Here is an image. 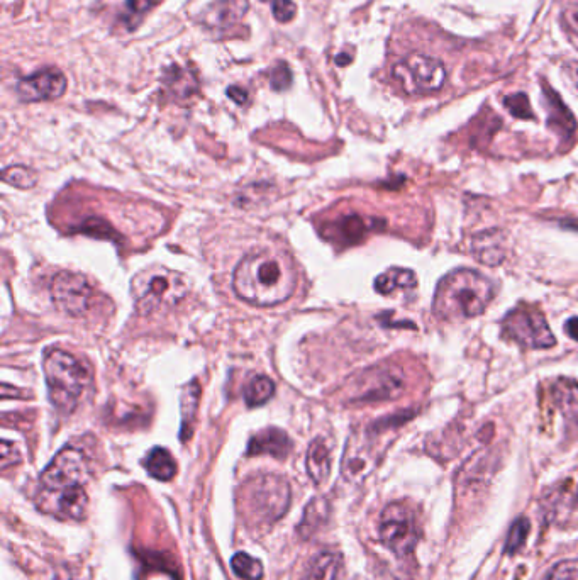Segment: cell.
<instances>
[{
  "mask_svg": "<svg viewBox=\"0 0 578 580\" xmlns=\"http://www.w3.org/2000/svg\"><path fill=\"white\" fill-rule=\"evenodd\" d=\"M370 224L360 216H346L338 221V233L346 245H355L358 241L367 236Z\"/></svg>",
  "mask_w": 578,
  "mask_h": 580,
  "instance_id": "4316f807",
  "label": "cell"
},
{
  "mask_svg": "<svg viewBox=\"0 0 578 580\" xmlns=\"http://www.w3.org/2000/svg\"><path fill=\"white\" fill-rule=\"evenodd\" d=\"M545 90L546 106H548V126H550L555 133L560 134V138H572L575 129H577V121L572 116V112L568 111V107L563 104L562 99L558 97L555 90L543 85Z\"/></svg>",
  "mask_w": 578,
  "mask_h": 580,
  "instance_id": "e0dca14e",
  "label": "cell"
},
{
  "mask_svg": "<svg viewBox=\"0 0 578 580\" xmlns=\"http://www.w3.org/2000/svg\"><path fill=\"white\" fill-rule=\"evenodd\" d=\"M307 474L316 486H323L331 474V448L324 438H316L307 450Z\"/></svg>",
  "mask_w": 578,
  "mask_h": 580,
  "instance_id": "ac0fdd59",
  "label": "cell"
},
{
  "mask_svg": "<svg viewBox=\"0 0 578 580\" xmlns=\"http://www.w3.org/2000/svg\"><path fill=\"white\" fill-rule=\"evenodd\" d=\"M563 24H565V28L572 33V36H575L578 40V2L572 4V6H568L565 11H563Z\"/></svg>",
  "mask_w": 578,
  "mask_h": 580,
  "instance_id": "8d00e7d4",
  "label": "cell"
},
{
  "mask_svg": "<svg viewBox=\"0 0 578 580\" xmlns=\"http://www.w3.org/2000/svg\"><path fill=\"white\" fill-rule=\"evenodd\" d=\"M270 85L275 92H284L292 85V72H290L287 63H277V67L273 68L272 75H270Z\"/></svg>",
  "mask_w": 578,
  "mask_h": 580,
  "instance_id": "e575fe53",
  "label": "cell"
},
{
  "mask_svg": "<svg viewBox=\"0 0 578 580\" xmlns=\"http://www.w3.org/2000/svg\"><path fill=\"white\" fill-rule=\"evenodd\" d=\"M292 452V440L285 431L278 428H267L253 436L248 445V457L256 455H272L273 458L284 460Z\"/></svg>",
  "mask_w": 578,
  "mask_h": 580,
  "instance_id": "2e32d148",
  "label": "cell"
},
{
  "mask_svg": "<svg viewBox=\"0 0 578 580\" xmlns=\"http://www.w3.org/2000/svg\"><path fill=\"white\" fill-rule=\"evenodd\" d=\"M380 540L399 557H406L416 548L419 528L411 509L401 502H392L380 516Z\"/></svg>",
  "mask_w": 578,
  "mask_h": 580,
  "instance_id": "ba28073f",
  "label": "cell"
},
{
  "mask_svg": "<svg viewBox=\"0 0 578 580\" xmlns=\"http://www.w3.org/2000/svg\"><path fill=\"white\" fill-rule=\"evenodd\" d=\"M231 567H233V572L238 575L239 579H263L262 562L256 560V558L250 557L248 553H236L233 560H231Z\"/></svg>",
  "mask_w": 578,
  "mask_h": 580,
  "instance_id": "83f0119b",
  "label": "cell"
},
{
  "mask_svg": "<svg viewBox=\"0 0 578 580\" xmlns=\"http://www.w3.org/2000/svg\"><path fill=\"white\" fill-rule=\"evenodd\" d=\"M417 285L416 274L407 268H389L375 280V289L382 296L394 294L399 289H414Z\"/></svg>",
  "mask_w": 578,
  "mask_h": 580,
  "instance_id": "44dd1931",
  "label": "cell"
},
{
  "mask_svg": "<svg viewBox=\"0 0 578 580\" xmlns=\"http://www.w3.org/2000/svg\"><path fill=\"white\" fill-rule=\"evenodd\" d=\"M156 0H126L124 6L123 21L128 24L129 31H133L143 19L146 12H150L155 7Z\"/></svg>",
  "mask_w": 578,
  "mask_h": 580,
  "instance_id": "4dcf8cb0",
  "label": "cell"
},
{
  "mask_svg": "<svg viewBox=\"0 0 578 580\" xmlns=\"http://www.w3.org/2000/svg\"><path fill=\"white\" fill-rule=\"evenodd\" d=\"M273 394H275V384L272 380L265 375H258L251 380L250 384L246 385L245 401L250 408H256V406L267 404L272 399Z\"/></svg>",
  "mask_w": 578,
  "mask_h": 580,
  "instance_id": "484cf974",
  "label": "cell"
},
{
  "mask_svg": "<svg viewBox=\"0 0 578 580\" xmlns=\"http://www.w3.org/2000/svg\"><path fill=\"white\" fill-rule=\"evenodd\" d=\"M48 396L62 413H72L92 384V372L85 363L63 350H50L45 358Z\"/></svg>",
  "mask_w": 578,
  "mask_h": 580,
  "instance_id": "3957f363",
  "label": "cell"
},
{
  "mask_svg": "<svg viewBox=\"0 0 578 580\" xmlns=\"http://www.w3.org/2000/svg\"><path fill=\"white\" fill-rule=\"evenodd\" d=\"M492 280L472 268H456L436 287L433 313L441 321L477 318L494 299Z\"/></svg>",
  "mask_w": 578,
  "mask_h": 580,
  "instance_id": "7a4b0ae2",
  "label": "cell"
},
{
  "mask_svg": "<svg viewBox=\"0 0 578 580\" xmlns=\"http://www.w3.org/2000/svg\"><path fill=\"white\" fill-rule=\"evenodd\" d=\"M2 177L7 184L14 185L17 189H31L36 185V173L29 168L21 167V165L6 168Z\"/></svg>",
  "mask_w": 578,
  "mask_h": 580,
  "instance_id": "1f68e13d",
  "label": "cell"
},
{
  "mask_svg": "<svg viewBox=\"0 0 578 580\" xmlns=\"http://www.w3.org/2000/svg\"><path fill=\"white\" fill-rule=\"evenodd\" d=\"M377 452L373 447L372 438L367 431H358L350 436L346 443L345 455H343V475L350 482H363L370 472L375 469Z\"/></svg>",
  "mask_w": 578,
  "mask_h": 580,
  "instance_id": "4fadbf2b",
  "label": "cell"
},
{
  "mask_svg": "<svg viewBox=\"0 0 578 580\" xmlns=\"http://www.w3.org/2000/svg\"><path fill=\"white\" fill-rule=\"evenodd\" d=\"M543 580H578V560H562L546 574Z\"/></svg>",
  "mask_w": 578,
  "mask_h": 580,
  "instance_id": "836d02e7",
  "label": "cell"
},
{
  "mask_svg": "<svg viewBox=\"0 0 578 580\" xmlns=\"http://www.w3.org/2000/svg\"><path fill=\"white\" fill-rule=\"evenodd\" d=\"M199 399H201V385L197 380H192L190 384L185 385V389L182 391V431H180V438L184 443L189 440L192 431H194Z\"/></svg>",
  "mask_w": 578,
  "mask_h": 580,
  "instance_id": "ffe728a7",
  "label": "cell"
},
{
  "mask_svg": "<svg viewBox=\"0 0 578 580\" xmlns=\"http://www.w3.org/2000/svg\"><path fill=\"white\" fill-rule=\"evenodd\" d=\"M504 104H506L507 111L511 112L514 118L534 119V112L531 109V104H529L528 95L523 94V92L509 95V97L504 99Z\"/></svg>",
  "mask_w": 578,
  "mask_h": 580,
  "instance_id": "d6a6232c",
  "label": "cell"
},
{
  "mask_svg": "<svg viewBox=\"0 0 578 580\" xmlns=\"http://www.w3.org/2000/svg\"><path fill=\"white\" fill-rule=\"evenodd\" d=\"M89 479V463L82 450L63 448L39 479V491H65L72 487H84Z\"/></svg>",
  "mask_w": 578,
  "mask_h": 580,
  "instance_id": "9c48e42d",
  "label": "cell"
},
{
  "mask_svg": "<svg viewBox=\"0 0 578 580\" xmlns=\"http://www.w3.org/2000/svg\"><path fill=\"white\" fill-rule=\"evenodd\" d=\"M228 97L229 99H233L238 106H245L246 101H248V92L245 89H241L238 85H233V87H229L228 90Z\"/></svg>",
  "mask_w": 578,
  "mask_h": 580,
  "instance_id": "f35d334b",
  "label": "cell"
},
{
  "mask_svg": "<svg viewBox=\"0 0 578 580\" xmlns=\"http://www.w3.org/2000/svg\"><path fill=\"white\" fill-rule=\"evenodd\" d=\"M529 530H531V523L528 518H519L512 523L509 535H507L506 550L507 555H514L524 547V543L528 540Z\"/></svg>",
  "mask_w": 578,
  "mask_h": 580,
  "instance_id": "f546056e",
  "label": "cell"
},
{
  "mask_svg": "<svg viewBox=\"0 0 578 580\" xmlns=\"http://www.w3.org/2000/svg\"><path fill=\"white\" fill-rule=\"evenodd\" d=\"M473 253L485 265H499L506 257L504 238L495 231L482 233L473 240Z\"/></svg>",
  "mask_w": 578,
  "mask_h": 580,
  "instance_id": "d6986e66",
  "label": "cell"
},
{
  "mask_svg": "<svg viewBox=\"0 0 578 580\" xmlns=\"http://www.w3.org/2000/svg\"><path fill=\"white\" fill-rule=\"evenodd\" d=\"M404 391H406V379L402 375V370L382 367V369L368 370L367 374L363 375L358 384L355 401H392L395 397L404 394Z\"/></svg>",
  "mask_w": 578,
  "mask_h": 580,
  "instance_id": "7c38bea8",
  "label": "cell"
},
{
  "mask_svg": "<svg viewBox=\"0 0 578 580\" xmlns=\"http://www.w3.org/2000/svg\"><path fill=\"white\" fill-rule=\"evenodd\" d=\"M394 79L407 94H429L445 87L446 68L433 56L412 53L395 65Z\"/></svg>",
  "mask_w": 578,
  "mask_h": 580,
  "instance_id": "52a82bcc",
  "label": "cell"
},
{
  "mask_svg": "<svg viewBox=\"0 0 578 580\" xmlns=\"http://www.w3.org/2000/svg\"><path fill=\"white\" fill-rule=\"evenodd\" d=\"M272 11L278 23H290L297 16V6L292 0H272Z\"/></svg>",
  "mask_w": 578,
  "mask_h": 580,
  "instance_id": "d590c367",
  "label": "cell"
},
{
  "mask_svg": "<svg viewBox=\"0 0 578 580\" xmlns=\"http://www.w3.org/2000/svg\"><path fill=\"white\" fill-rule=\"evenodd\" d=\"M131 290L138 313L150 316L177 306L189 294V282L185 275L153 265L134 275Z\"/></svg>",
  "mask_w": 578,
  "mask_h": 580,
  "instance_id": "277c9868",
  "label": "cell"
},
{
  "mask_svg": "<svg viewBox=\"0 0 578 580\" xmlns=\"http://www.w3.org/2000/svg\"><path fill=\"white\" fill-rule=\"evenodd\" d=\"M565 331L572 340L578 341V318L568 319L565 323Z\"/></svg>",
  "mask_w": 578,
  "mask_h": 580,
  "instance_id": "ab89813d",
  "label": "cell"
},
{
  "mask_svg": "<svg viewBox=\"0 0 578 580\" xmlns=\"http://www.w3.org/2000/svg\"><path fill=\"white\" fill-rule=\"evenodd\" d=\"M577 504H578V489H577Z\"/></svg>",
  "mask_w": 578,
  "mask_h": 580,
  "instance_id": "b9f144b4",
  "label": "cell"
},
{
  "mask_svg": "<svg viewBox=\"0 0 578 580\" xmlns=\"http://www.w3.org/2000/svg\"><path fill=\"white\" fill-rule=\"evenodd\" d=\"M163 84L167 85L168 92H172L177 99H189L199 89L194 73L180 67L168 68Z\"/></svg>",
  "mask_w": 578,
  "mask_h": 580,
  "instance_id": "7402d4cb",
  "label": "cell"
},
{
  "mask_svg": "<svg viewBox=\"0 0 578 580\" xmlns=\"http://www.w3.org/2000/svg\"><path fill=\"white\" fill-rule=\"evenodd\" d=\"M248 9V0H216L202 12V24L221 34L236 26L245 17Z\"/></svg>",
  "mask_w": 578,
  "mask_h": 580,
  "instance_id": "9a60e30c",
  "label": "cell"
},
{
  "mask_svg": "<svg viewBox=\"0 0 578 580\" xmlns=\"http://www.w3.org/2000/svg\"><path fill=\"white\" fill-rule=\"evenodd\" d=\"M145 469L156 480L168 482L177 474V463L173 460L172 453L162 447H156L145 458Z\"/></svg>",
  "mask_w": 578,
  "mask_h": 580,
  "instance_id": "cb8c5ba5",
  "label": "cell"
},
{
  "mask_svg": "<svg viewBox=\"0 0 578 580\" xmlns=\"http://www.w3.org/2000/svg\"><path fill=\"white\" fill-rule=\"evenodd\" d=\"M262 2H268V0H262Z\"/></svg>",
  "mask_w": 578,
  "mask_h": 580,
  "instance_id": "7bdbcfd3",
  "label": "cell"
},
{
  "mask_svg": "<svg viewBox=\"0 0 578 580\" xmlns=\"http://www.w3.org/2000/svg\"><path fill=\"white\" fill-rule=\"evenodd\" d=\"M39 511L63 521H82L89 508V496L84 487L65 491H39L36 496Z\"/></svg>",
  "mask_w": 578,
  "mask_h": 580,
  "instance_id": "8fae6325",
  "label": "cell"
},
{
  "mask_svg": "<svg viewBox=\"0 0 578 580\" xmlns=\"http://www.w3.org/2000/svg\"><path fill=\"white\" fill-rule=\"evenodd\" d=\"M19 462H21V455L17 452V448L7 440L2 441V469H7Z\"/></svg>",
  "mask_w": 578,
  "mask_h": 580,
  "instance_id": "74e56055",
  "label": "cell"
},
{
  "mask_svg": "<svg viewBox=\"0 0 578 580\" xmlns=\"http://www.w3.org/2000/svg\"><path fill=\"white\" fill-rule=\"evenodd\" d=\"M340 567V553L324 550L312 560L311 567L304 575V580H336L340 574Z\"/></svg>",
  "mask_w": 578,
  "mask_h": 580,
  "instance_id": "603a6c76",
  "label": "cell"
},
{
  "mask_svg": "<svg viewBox=\"0 0 578 580\" xmlns=\"http://www.w3.org/2000/svg\"><path fill=\"white\" fill-rule=\"evenodd\" d=\"M502 338L533 350H546L556 345V338L546 323L545 314L531 304H519L504 316Z\"/></svg>",
  "mask_w": 578,
  "mask_h": 580,
  "instance_id": "8992f818",
  "label": "cell"
},
{
  "mask_svg": "<svg viewBox=\"0 0 578 580\" xmlns=\"http://www.w3.org/2000/svg\"><path fill=\"white\" fill-rule=\"evenodd\" d=\"M233 287L239 299L253 306H277L297 287L294 262L285 251H253L234 270Z\"/></svg>",
  "mask_w": 578,
  "mask_h": 580,
  "instance_id": "6da1fadb",
  "label": "cell"
},
{
  "mask_svg": "<svg viewBox=\"0 0 578 580\" xmlns=\"http://www.w3.org/2000/svg\"><path fill=\"white\" fill-rule=\"evenodd\" d=\"M67 90V77L58 68L31 73L17 84V95L23 102L55 101Z\"/></svg>",
  "mask_w": 578,
  "mask_h": 580,
  "instance_id": "5bb4252c",
  "label": "cell"
},
{
  "mask_svg": "<svg viewBox=\"0 0 578 580\" xmlns=\"http://www.w3.org/2000/svg\"><path fill=\"white\" fill-rule=\"evenodd\" d=\"M290 506L289 482L280 475L263 474L245 487V513L253 526H270L282 518Z\"/></svg>",
  "mask_w": 578,
  "mask_h": 580,
  "instance_id": "5b68a950",
  "label": "cell"
},
{
  "mask_svg": "<svg viewBox=\"0 0 578 580\" xmlns=\"http://www.w3.org/2000/svg\"><path fill=\"white\" fill-rule=\"evenodd\" d=\"M556 406L572 418L578 424V384L572 380H558V384L553 389Z\"/></svg>",
  "mask_w": 578,
  "mask_h": 580,
  "instance_id": "d4e9b609",
  "label": "cell"
},
{
  "mask_svg": "<svg viewBox=\"0 0 578 580\" xmlns=\"http://www.w3.org/2000/svg\"><path fill=\"white\" fill-rule=\"evenodd\" d=\"M326 514L328 513H326V504H324L323 499H314L304 511V519L297 530L301 533L302 538L314 535L319 530V519H326Z\"/></svg>",
  "mask_w": 578,
  "mask_h": 580,
  "instance_id": "f1b7e54d",
  "label": "cell"
},
{
  "mask_svg": "<svg viewBox=\"0 0 578 580\" xmlns=\"http://www.w3.org/2000/svg\"><path fill=\"white\" fill-rule=\"evenodd\" d=\"M50 292L58 311L72 318L85 316L94 299V289L90 287L89 280L75 272L56 274L51 280Z\"/></svg>",
  "mask_w": 578,
  "mask_h": 580,
  "instance_id": "30bf717a",
  "label": "cell"
},
{
  "mask_svg": "<svg viewBox=\"0 0 578 580\" xmlns=\"http://www.w3.org/2000/svg\"><path fill=\"white\" fill-rule=\"evenodd\" d=\"M350 62L351 56H338V58H336V63H338L340 67H345V65H348Z\"/></svg>",
  "mask_w": 578,
  "mask_h": 580,
  "instance_id": "60d3db41",
  "label": "cell"
}]
</instances>
